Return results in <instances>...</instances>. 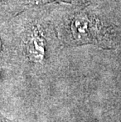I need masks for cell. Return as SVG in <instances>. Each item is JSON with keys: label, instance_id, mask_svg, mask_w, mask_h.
<instances>
[{"label": "cell", "instance_id": "1", "mask_svg": "<svg viewBox=\"0 0 121 122\" xmlns=\"http://www.w3.org/2000/svg\"><path fill=\"white\" fill-rule=\"evenodd\" d=\"M65 40L70 45L114 49L120 43L119 28L93 3H79L66 17Z\"/></svg>", "mask_w": 121, "mask_h": 122}, {"label": "cell", "instance_id": "2", "mask_svg": "<svg viewBox=\"0 0 121 122\" xmlns=\"http://www.w3.org/2000/svg\"><path fill=\"white\" fill-rule=\"evenodd\" d=\"M27 51L30 60L40 62L43 60L46 54V40L44 33L39 25H35L28 39Z\"/></svg>", "mask_w": 121, "mask_h": 122}, {"label": "cell", "instance_id": "3", "mask_svg": "<svg viewBox=\"0 0 121 122\" xmlns=\"http://www.w3.org/2000/svg\"><path fill=\"white\" fill-rule=\"evenodd\" d=\"M83 2V3H93V4H96L97 2H101L105 1V0H82Z\"/></svg>", "mask_w": 121, "mask_h": 122}, {"label": "cell", "instance_id": "4", "mask_svg": "<svg viewBox=\"0 0 121 122\" xmlns=\"http://www.w3.org/2000/svg\"><path fill=\"white\" fill-rule=\"evenodd\" d=\"M0 47H1V41H0Z\"/></svg>", "mask_w": 121, "mask_h": 122}]
</instances>
